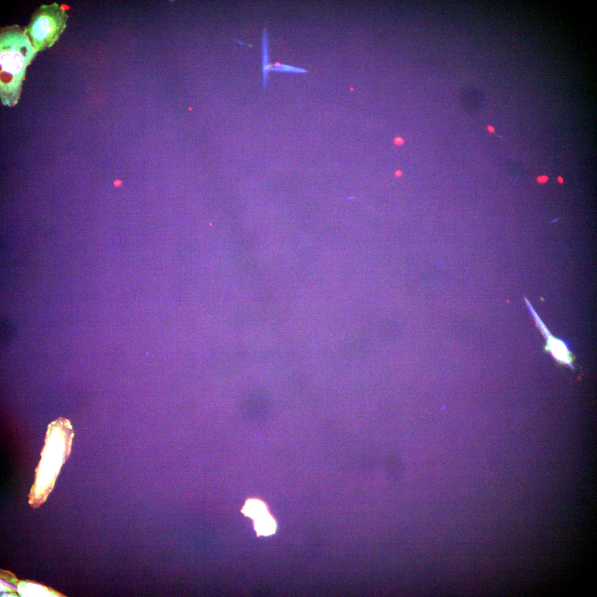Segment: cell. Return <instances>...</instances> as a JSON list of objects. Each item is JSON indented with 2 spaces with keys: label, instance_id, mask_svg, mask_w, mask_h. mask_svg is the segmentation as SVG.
<instances>
[{
  "label": "cell",
  "instance_id": "1",
  "mask_svg": "<svg viewBox=\"0 0 597 597\" xmlns=\"http://www.w3.org/2000/svg\"><path fill=\"white\" fill-rule=\"evenodd\" d=\"M37 53L25 28L13 25L0 30V98L13 107L19 102L27 68Z\"/></svg>",
  "mask_w": 597,
  "mask_h": 597
},
{
  "label": "cell",
  "instance_id": "2",
  "mask_svg": "<svg viewBox=\"0 0 597 597\" xmlns=\"http://www.w3.org/2000/svg\"><path fill=\"white\" fill-rule=\"evenodd\" d=\"M74 431L69 420L62 417L48 426L41 459L35 469V481L29 494V503L38 508L52 492L60 469L69 457Z\"/></svg>",
  "mask_w": 597,
  "mask_h": 597
},
{
  "label": "cell",
  "instance_id": "3",
  "mask_svg": "<svg viewBox=\"0 0 597 597\" xmlns=\"http://www.w3.org/2000/svg\"><path fill=\"white\" fill-rule=\"evenodd\" d=\"M68 19L66 9L57 2L42 4L33 12L25 30L37 53L52 47L58 41Z\"/></svg>",
  "mask_w": 597,
  "mask_h": 597
},
{
  "label": "cell",
  "instance_id": "4",
  "mask_svg": "<svg viewBox=\"0 0 597 597\" xmlns=\"http://www.w3.org/2000/svg\"><path fill=\"white\" fill-rule=\"evenodd\" d=\"M525 299L531 313H532L535 321H536L539 329H540L542 334L546 339V350L551 353L552 356L557 361L561 363V364L568 365L570 369H573L572 357L569 351L568 344L563 340L553 337V336L548 331L542 321L540 320V318L537 315V313L535 312L534 308L531 305L528 300L526 298Z\"/></svg>",
  "mask_w": 597,
  "mask_h": 597
},
{
  "label": "cell",
  "instance_id": "5",
  "mask_svg": "<svg viewBox=\"0 0 597 597\" xmlns=\"http://www.w3.org/2000/svg\"><path fill=\"white\" fill-rule=\"evenodd\" d=\"M17 592L21 597H64L50 588L33 581H19Z\"/></svg>",
  "mask_w": 597,
  "mask_h": 597
},
{
  "label": "cell",
  "instance_id": "6",
  "mask_svg": "<svg viewBox=\"0 0 597 597\" xmlns=\"http://www.w3.org/2000/svg\"><path fill=\"white\" fill-rule=\"evenodd\" d=\"M254 520L255 529L258 534L267 536L275 532L276 522L269 512L256 517Z\"/></svg>",
  "mask_w": 597,
  "mask_h": 597
},
{
  "label": "cell",
  "instance_id": "7",
  "mask_svg": "<svg viewBox=\"0 0 597 597\" xmlns=\"http://www.w3.org/2000/svg\"><path fill=\"white\" fill-rule=\"evenodd\" d=\"M243 511L247 516H250L253 519L256 516L268 512L265 504L256 499L248 501Z\"/></svg>",
  "mask_w": 597,
  "mask_h": 597
},
{
  "label": "cell",
  "instance_id": "8",
  "mask_svg": "<svg viewBox=\"0 0 597 597\" xmlns=\"http://www.w3.org/2000/svg\"><path fill=\"white\" fill-rule=\"evenodd\" d=\"M1 341L2 344L10 342L15 336V327L12 322L2 319L1 324Z\"/></svg>",
  "mask_w": 597,
  "mask_h": 597
},
{
  "label": "cell",
  "instance_id": "9",
  "mask_svg": "<svg viewBox=\"0 0 597 597\" xmlns=\"http://www.w3.org/2000/svg\"><path fill=\"white\" fill-rule=\"evenodd\" d=\"M264 37L263 38V57H265V59H263V72L264 78V83H265V79H266L267 75L268 72L269 71L270 66H271V65H270L268 63V57L267 49V46H266V34H265V32H264Z\"/></svg>",
  "mask_w": 597,
  "mask_h": 597
},
{
  "label": "cell",
  "instance_id": "10",
  "mask_svg": "<svg viewBox=\"0 0 597 597\" xmlns=\"http://www.w3.org/2000/svg\"><path fill=\"white\" fill-rule=\"evenodd\" d=\"M395 142L397 145H401L404 143V141L400 137H397L395 140Z\"/></svg>",
  "mask_w": 597,
  "mask_h": 597
},
{
  "label": "cell",
  "instance_id": "11",
  "mask_svg": "<svg viewBox=\"0 0 597 597\" xmlns=\"http://www.w3.org/2000/svg\"><path fill=\"white\" fill-rule=\"evenodd\" d=\"M547 180H548V178H547V176H542L539 177V178H538V181L540 183H545V182H546V181H547Z\"/></svg>",
  "mask_w": 597,
  "mask_h": 597
},
{
  "label": "cell",
  "instance_id": "12",
  "mask_svg": "<svg viewBox=\"0 0 597 597\" xmlns=\"http://www.w3.org/2000/svg\"><path fill=\"white\" fill-rule=\"evenodd\" d=\"M397 176H400L402 175V172L400 171H398L396 172Z\"/></svg>",
  "mask_w": 597,
  "mask_h": 597
},
{
  "label": "cell",
  "instance_id": "13",
  "mask_svg": "<svg viewBox=\"0 0 597 597\" xmlns=\"http://www.w3.org/2000/svg\"><path fill=\"white\" fill-rule=\"evenodd\" d=\"M488 130H489V131L490 132H493L494 131V128H493V127H492V126H489V127H488Z\"/></svg>",
  "mask_w": 597,
  "mask_h": 597
},
{
  "label": "cell",
  "instance_id": "14",
  "mask_svg": "<svg viewBox=\"0 0 597 597\" xmlns=\"http://www.w3.org/2000/svg\"><path fill=\"white\" fill-rule=\"evenodd\" d=\"M558 179H559V181H560V182L561 183H563V181H563V178H562L561 176L559 177V178H558Z\"/></svg>",
  "mask_w": 597,
  "mask_h": 597
}]
</instances>
